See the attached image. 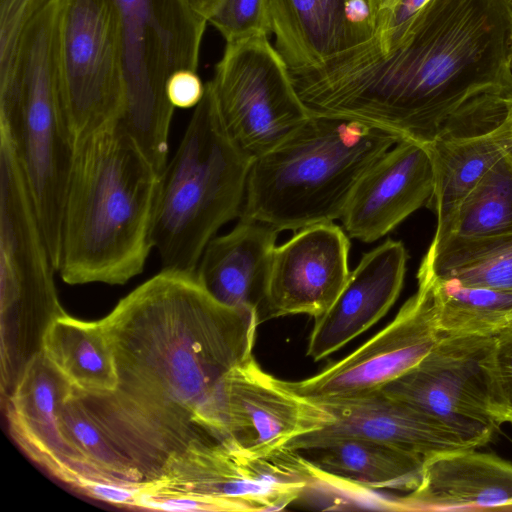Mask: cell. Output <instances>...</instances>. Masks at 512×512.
Wrapping results in <instances>:
<instances>
[{"label":"cell","instance_id":"obj_1","mask_svg":"<svg viewBox=\"0 0 512 512\" xmlns=\"http://www.w3.org/2000/svg\"><path fill=\"white\" fill-rule=\"evenodd\" d=\"M100 322L114 354L117 387L75 393L144 483L193 443L225 439L222 384L253 357L260 324L255 311L217 301L196 271L162 269Z\"/></svg>","mask_w":512,"mask_h":512},{"label":"cell","instance_id":"obj_2","mask_svg":"<svg viewBox=\"0 0 512 512\" xmlns=\"http://www.w3.org/2000/svg\"><path fill=\"white\" fill-rule=\"evenodd\" d=\"M511 31L507 0H430L388 50L366 42L290 76L311 114L422 145L475 136L507 118Z\"/></svg>","mask_w":512,"mask_h":512},{"label":"cell","instance_id":"obj_3","mask_svg":"<svg viewBox=\"0 0 512 512\" xmlns=\"http://www.w3.org/2000/svg\"><path fill=\"white\" fill-rule=\"evenodd\" d=\"M120 121L75 145L57 272L69 285H124L145 269L160 182Z\"/></svg>","mask_w":512,"mask_h":512},{"label":"cell","instance_id":"obj_4","mask_svg":"<svg viewBox=\"0 0 512 512\" xmlns=\"http://www.w3.org/2000/svg\"><path fill=\"white\" fill-rule=\"evenodd\" d=\"M402 139L358 120L311 114L252 160L239 218L278 232L340 219L363 174Z\"/></svg>","mask_w":512,"mask_h":512},{"label":"cell","instance_id":"obj_5","mask_svg":"<svg viewBox=\"0 0 512 512\" xmlns=\"http://www.w3.org/2000/svg\"><path fill=\"white\" fill-rule=\"evenodd\" d=\"M252 158L229 135L210 85L160 175L152 244L162 269L196 271L217 231L240 217Z\"/></svg>","mask_w":512,"mask_h":512},{"label":"cell","instance_id":"obj_6","mask_svg":"<svg viewBox=\"0 0 512 512\" xmlns=\"http://www.w3.org/2000/svg\"><path fill=\"white\" fill-rule=\"evenodd\" d=\"M125 105L121 124L161 174L168 163L174 107L166 84L176 71H197L207 20L186 0H113Z\"/></svg>","mask_w":512,"mask_h":512},{"label":"cell","instance_id":"obj_7","mask_svg":"<svg viewBox=\"0 0 512 512\" xmlns=\"http://www.w3.org/2000/svg\"><path fill=\"white\" fill-rule=\"evenodd\" d=\"M318 484L315 467L297 450L255 457L228 439L210 438L171 457L139 492L185 495L210 511H278Z\"/></svg>","mask_w":512,"mask_h":512},{"label":"cell","instance_id":"obj_8","mask_svg":"<svg viewBox=\"0 0 512 512\" xmlns=\"http://www.w3.org/2000/svg\"><path fill=\"white\" fill-rule=\"evenodd\" d=\"M209 82L229 135L252 159L279 145L311 115L268 35L226 43Z\"/></svg>","mask_w":512,"mask_h":512},{"label":"cell","instance_id":"obj_9","mask_svg":"<svg viewBox=\"0 0 512 512\" xmlns=\"http://www.w3.org/2000/svg\"><path fill=\"white\" fill-rule=\"evenodd\" d=\"M56 271L13 142L0 126V320L25 334L64 312Z\"/></svg>","mask_w":512,"mask_h":512},{"label":"cell","instance_id":"obj_10","mask_svg":"<svg viewBox=\"0 0 512 512\" xmlns=\"http://www.w3.org/2000/svg\"><path fill=\"white\" fill-rule=\"evenodd\" d=\"M65 112L75 145L121 120L122 55L113 0H66L60 38Z\"/></svg>","mask_w":512,"mask_h":512},{"label":"cell","instance_id":"obj_11","mask_svg":"<svg viewBox=\"0 0 512 512\" xmlns=\"http://www.w3.org/2000/svg\"><path fill=\"white\" fill-rule=\"evenodd\" d=\"M493 335H447L385 394L441 421L470 446L485 445L498 426L489 413L486 359Z\"/></svg>","mask_w":512,"mask_h":512},{"label":"cell","instance_id":"obj_12","mask_svg":"<svg viewBox=\"0 0 512 512\" xmlns=\"http://www.w3.org/2000/svg\"><path fill=\"white\" fill-rule=\"evenodd\" d=\"M418 289L382 330L344 358L300 381L288 382L312 401L380 390L425 358L443 336L431 282L417 277Z\"/></svg>","mask_w":512,"mask_h":512},{"label":"cell","instance_id":"obj_13","mask_svg":"<svg viewBox=\"0 0 512 512\" xmlns=\"http://www.w3.org/2000/svg\"><path fill=\"white\" fill-rule=\"evenodd\" d=\"M221 419L226 439L255 457L283 450L332 420L319 403L264 371L254 357L225 376Z\"/></svg>","mask_w":512,"mask_h":512},{"label":"cell","instance_id":"obj_14","mask_svg":"<svg viewBox=\"0 0 512 512\" xmlns=\"http://www.w3.org/2000/svg\"><path fill=\"white\" fill-rule=\"evenodd\" d=\"M350 242L333 222L300 229L276 246L259 322L288 315H323L349 274Z\"/></svg>","mask_w":512,"mask_h":512},{"label":"cell","instance_id":"obj_15","mask_svg":"<svg viewBox=\"0 0 512 512\" xmlns=\"http://www.w3.org/2000/svg\"><path fill=\"white\" fill-rule=\"evenodd\" d=\"M317 403L332 420L292 441L289 448L303 450L346 436L379 441L424 460L438 453L474 448L446 424L382 390Z\"/></svg>","mask_w":512,"mask_h":512},{"label":"cell","instance_id":"obj_16","mask_svg":"<svg viewBox=\"0 0 512 512\" xmlns=\"http://www.w3.org/2000/svg\"><path fill=\"white\" fill-rule=\"evenodd\" d=\"M433 192L429 151L402 139L363 174L340 219L349 237L374 242L429 203Z\"/></svg>","mask_w":512,"mask_h":512},{"label":"cell","instance_id":"obj_17","mask_svg":"<svg viewBox=\"0 0 512 512\" xmlns=\"http://www.w3.org/2000/svg\"><path fill=\"white\" fill-rule=\"evenodd\" d=\"M289 71L312 68L373 38L376 0H267Z\"/></svg>","mask_w":512,"mask_h":512},{"label":"cell","instance_id":"obj_18","mask_svg":"<svg viewBox=\"0 0 512 512\" xmlns=\"http://www.w3.org/2000/svg\"><path fill=\"white\" fill-rule=\"evenodd\" d=\"M407 259L403 243L392 239L364 254L329 309L315 319L307 355L320 361L377 323L402 290Z\"/></svg>","mask_w":512,"mask_h":512},{"label":"cell","instance_id":"obj_19","mask_svg":"<svg viewBox=\"0 0 512 512\" xmlns=\"http://www.w3.org/2000/svg\"><path fill=\"white\" fill-rule=\"evenodd\" d=\"M73 393V385L40 351L1 401L14 441L33 461L72 487L76 473L60 410Z\"/></svg>","mask_w":512,"mask_h":512},{"label":"cell","instance_id":"obj_20","mask_svg":"<svg viewBox=\"0 0 512 512\" xmlns=\"http://www.w3.org/2000/svg\"><path fill=\"white\" fill-rule=\"evenodd\" d=\"M404 511L512 509V462L467 448L424 460L418 486L392 502Z\"/></svg>","mask_w":512,"mask_h":512},{"label":"cell","instance_id":"obj_21","mask_svg":"<svg viewBox=\"0 0 512 512\" xmlns=\"http://www.w3.org/2000/svg\"><path fill=\"white\" fill-rule=\"evenodd\" d=\"M278 231L254 219L239 218L227 234L206 246L197 276L220 303L235 309H263Z\"/></svg>","mask_w":512,"mask_h":512},{"label":"cell","instance_id":"obj_22","mask_svg":"<svg viewBox=\"0 0 512 512\" xmlns=\"http://www.w3.org/2000/svg\"><path fill=\"white\" fill-rule=\"evenodd\" d=\"M315 467L322 484L361 490L410 492L421 478L424 459L361 437H337L297 450Z\"/></svg>","mask_w":512,"mask_h":512},{"label":"cell","instance_id":"obj_23","mask_svg":"<svg viewBox=\"0 0 512 512\" xmlns=\"http://www.w3.org/2000/svg\"><path fill=\"white\" fill-rule=\"evenodd\" d=\"M424 146L429 151L434 172L430 202L434 204L437 227L431 243L436 244L453 233L464 200L489 169L512 150V128L506 118L492 131L440 139Z\"/></svg>","mask_w":512,"mask_h":512},{"label":"cell","instance_id":"obj_24","mask_svg":"<svg viewBox=\"0 0 512 512\" xmlns=\"http://www.w3.org/2000/svg\"><path fill=\"white\" fill-rule=\"evenodd\" d=\"M42 351L80 392L105 394L117 387L114 354L100 320L63 313L45 332Z\"/></svg>","mask_w":512,"mask_h":512},{"label":"cell","instance_id":"obj_25","mask_svg":"<svg viewBox=\"0 0 512 512\" xmlns=\"http://www.w3.org/2000/svg\"><path fill=\"white\" fill-rule=\"evenodd\" d=\"M418 273L464 285L512 291V232L431 243Z\"/></svg>","mask_w":512,"mask_h":512},{"label":"cell","instance_id":"obj_26","mask_svg":"<svg viewBox=\"0 0 512 512\" xmlns=\"http://www.w3.org/2000/svg\"><path fill=\"white\" fill-rule=\"evenodd\" d=\"M60 421L74 461V488L89 481L132 487H141L144 484L134 464L116 448L90 417L75 389L61 407Z\"/></svg>","mask_w":512,"mask_h":512},{"label":"cell","instance_id":"obj_27","mask_svg":"<svg viewBox=\"0 0 512 512\" xmlns=\"http://www.w3.org/2000/svg\"><path fill=\"white\" fill-rule=\"evenodd\" d=\"M428 279L438 326L447 335H494L512 323V291L467 286L456 279Z\"/></svg>","mask_w":512,"mask_h":512},{"label":"cell","instance_id":"obj_28","mask_svg":"<svg viewBox=\"0 0 512 512\" xmlns=\"http://www.w3.org/2000/svg\"><path fill=\"white\" fill-rule=\"evenodd\" d=\"M509 232H512V150L489 169L464 200L451 235L477 237Z\"/></svg>","mask_w":512,"mask_h":512},{"label":"cell","instance_id":"obj_29","mask_svg":"<svg viewBox=\"0 0 512 512\" xmlns=\"http://www.w3.org/2000/svg\"><path fill=\"white\" fill-rule=\"evenodd\" d=\"M489 413L495 423H512V323L493 335L486 359Z\"/></svg>","mask_w":512,"mask_h":512},{"label":"cell","instance_id":"obj_30","mask_svg":"<svg viewBox=\"0 0 512 512\" xmlns=\"http://www.w3.org/2000/svg\"><path fill=\"white\" fill-rule=\"evenodd\" d=\"M208 23L226 43L271 34L267 0H221Z\"/></svg>","mask_w":512,"mask_h":512},{"label":"cell","instance_id":"obj_31","mask_svg":"<svg viewBox=\"0 0 512 512\" xmlns=\"http://www.w3.org/2000/svg\"><path fill=\"white\" fill-rule=\"evenodd\" d=\"M204 93L205 83L195 70H178L169 77L166 84V94L174 108H195Z\"/></svg>","mask_w":512,"mask_h":512},{"label":"cell","instance_id":"obj_32","mask_svg":"<svg viewBox=\"0 0 512 512\" xmlns=\"http://www.w3.org/2000/svg\"><path fill=\"white\" fill-rule=\"evenodd\" d=\"M139 488L109 482L89 481L81 484L76 489L89 497L113 505L136 508Z\"/></svg>","mask_w":512,"mask_h":512},{"label":"cell","instance_id":"obj_33","mask_svg":"<svg viewBox=\"0 0 512 512\" xmlns=\"http://www.w3.org/2000/svg\"><path fill=\"white\" fill-rule=\"evenodd\" d=\"M191 8L208 22L221 0H186Z\"/></svg>","mask_w":512,"mask_h":512},{"label":"cell","instance_id":"obj_34","mask_svg":"<svg viewBox=\"0 0 512 512\" xmlns=\"http://www.w3.org/2000/svg\"><path fill=\"white\" fill-rule=\"evenodd\" d=\"M507 119H508V121L510 123V126L512 128V100L509 103V110H508Z\"/></svg>","mask_w":512,"mask_h":512},{"label":"cell","instance_id":"obj_35","mask_svg":"<svg viewBox=\"0 0 512 512\" xmlns=\"http://www.w3.org/2000/svg\"><path fill=\"white\" fill-rule=\"evenodd\" d=\"M509 63H510V68L512 70V31H511V35H510V54H509Z\"/></svg>","mask_w":512,"mask_h":512},{"label":"cell","instance_id":"obj_36","mask_svg":"<svg viewBox=\"0 0 512 512\" xmlns=\"http://www.w3.org/2000/svg\"><path fill=\"white\" fill-rule=\"evenodd\" d=\"M507 1H508L509 5H510V7L512 9V0H507Z\"/></svg>","mask_w":512,"mask_h":512}]
</instances>
